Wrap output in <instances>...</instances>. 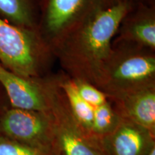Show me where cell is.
Instances as JSON below:
<instances>
[{
	"mask_svg": "<svg viewBox=\"0 0 155 155\" xmlns=\"http://www.w3.org/2000/svg\"><path fill=\"white\" fill-rule=\"evenodd\" d=\"M131 6L118 0L83 19L53 49L71 78L96 86L113 50V39Z\"/></svg>",
	"mask_w": 155,
	"mask_h": 155,
	"instance_id": "6da1fadb",
	"label": "cell"
},
{
	"mask_svg": "<svg viewBox=\"0 0 155 155\" xmlns=\"http://www.w3.org/2000/svg\"><path fill=\"white\" fill-rule=\"evenodd\" d=\"M0 132L7 138L58 155L47 111L12 108L0 118Z\"/></svg>",
	"mask_w": 155,
	"mask_h": 155,
	"instance_id": "8992f818",
	"label": "cell"
},
{
	"mask_svg": "<svg viewBox=\"0 0 155 155\" xmlns=\"http://www.w3.org/2000/svg\"><path fill=\"white\" fill-rule=\"evenodd\" d=\"M38 9L36 0H0V17L23 28L38 30Z\"/></svg>",
	"mask_w": 155,
	"mask_h": 155,
	"instance_id": "30bf717a",
	"label": "cell"
},
{
	"mask_svg": "<svg viewBox=\"0 0 155 155\" xmlns=\"http://www.w3.org/2000/svg\"><path fill=\"white\" fill-rule=\"evenodd\" d=\"M147 155H155V147H153V148L151 150V151L148 153V154Z\"/></svg>",
	"mask_w": 155,
	"mask_h": 155,
	"instance_id": "5bb4252c",
	"label": "cell"
},
{
	"mask_svg": "<svg viewBox=\"0 0 155 155\" xmlns=\"http://www.w3.org/2000/svg\"><path fill=\"white\" fill-rule=\"evenodd\" d=\"M0 155H57L7 137H0Z\"/></svg>",
	"mask_w": 155,
	"mask_h": 155,
	"instance_id": "7c38bea8",
	"label": "cell"
},
{
	"mask_svg": "<svg viewBox=\"0 0 155 155\" xmlns=\"http://www.w3.org/2000/svg\"><path fill=\"white\" fill-rule=\"evenodd\" d=\"M137 47L113 48L96 86L113 101L136 90L155 84V57Z\"/></svg>",
	"mask_w": 155,
	"mask_h": 155,
	"instance_id": "7a4b0ae2",
	"label": "cell"
},
{
	"mask_svg": "<svg viewBox=\"0 0 155 155\" xmlns=\"http://www.w3.org/2000/svg\"><path fill=\"white\" fill-rule=\"evenodd\" d=\"M75 86L80 96L85 101L93 106H101L109 101L105 93L101 91L92 83L81 79L72 78Z\"/></svg>",
	"mask_w": 155,
	"mask_h": 155,
	"instance_id": "4fadbf2b",
	"label": "cell"
},
{
	"mask_svg": "<svg viewBox=\"0 0 155 155\" xmlns=\"http://www.w3.org/2000/svg\"><path fill=\"white\" fill-rule=\"evenodd\" d=\"M54 78H25L0 64V84L5 88L12 108L45 112Z\"/></svg>",
	"mask_w": 155,
	"mask_h": 155,
	"instance_id": "52a82bcc",
	"label": "cell"
},
{
	"mask_svg": "<svg viewBox=\"0 0 155 155\" xmlns=\"http://www.w3.org/2000/svg\"><path fill=\"white\" fill-rule=\"evenodd\" d=\"M135 17V16H134ZM125 32L124 40L139 47L154 51L155 48V20L152 12H139L131 19Z\"/></svg>",
	"mask_w": 155,
	"mask_h": 155,
	"instance_id": "8fae6325",
	"label": "cell"
},
{
	"mask_svg": "<svg viewBox=\"0 0 155 155\" xmlns=\"http://www.w3.org/2000/svg\"><path fill=\"white\" fill-rule=\"evenodd\" d=\"M118 0H39L38 31L53 49L83 19Z\"/></svg>",
	"mask_w": 155,
	"mask_h": 155,
	"instance_id": "277c9868",
	"label": "cell"
},
{
	"mask_svg": "<svg viewBox=\"0 0 155 155\" xmlns=\"http://www.w3.org/2000/svg\"><path fill=\"white\" fill-rule=\"evenodd\" d=\"M47 113L58 155H103L85 138L78 127L60 85V76L54 77Z\"/></svg>",
	"mask_w": 155,
	"mask_h": 155,
	"instance_id": "5b68a950",
	"label": "cell"
},
{
	"mask_svg": "<svg viewBox=\"0 0 155 155\" xmlns=\"http://www.w3.org/2000/svg\"><path fill=\"white\" fill-rule=\"evenodd\" d=\"M124 119L145 128L155 134V84L136 90L111 101Z\"/></svg>",
	"mask_w": 155,
	"mask_h": 155,
	"instance_id": "9c48e42d",
	"label": "cell"
},
{
	"mask_svg": "<svg viewBox=\"0 0 155 155\" xmlns=\"http://www.w3.org/2000/svg\"><path fill=\"white\" fill-rule=\"evenodd\" d=\"M51 48L38 30L12 24L0 17V64L20 76L40 77Z\"/></svg>",
	"mask_w": 155,
	"mask_h": 155,
	"instance_id": "3957f363",
	"label": "cell"
},
{
	"mask_svg": "<svg viewBox=\"0 0 155 155\" xmlns=\"http://www.w3.org/2000/svg\"><path fill=\"white\" fill-rule=\"evenodd\" d=\"M121 117V116H120ZM155 147V134L121 117L103 142L104 155H147Z\"/></svg>",
	"mask_w": 155,
	"mask_h": 155,
	"instance_id": "ba28073f",
	"label": "cell"
}]
</instances>
